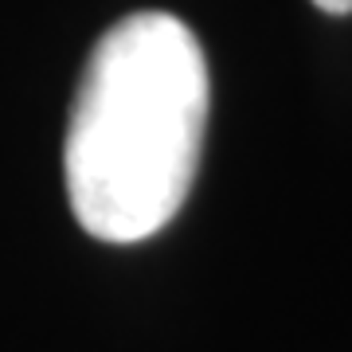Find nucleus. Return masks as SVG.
I'll return each mask as SVG.
<instances>
[{
	"mask_svg": "<svg viewBox=\"0 0 352 352\" xmlns=\"http://www.w3.org/2000/svg\"><path fill=\"white\" fill-rule=\"evenodd\" d=\"M321 12H333V16H344V12H352V0H314Z\"/></svg>",
	"mask_w": 352,
	"mask_h": 352,
	"instance_id": "nucleus-2",
	"label": "nucleus"
},
{
	"mask_svg": "<svg viewBox=\"0 0 352 352\" xmlns=\"http://www.w3.org/2000/svg\"><path fill=\"white\" fill-rule=\"evenodd\" d=\"M208 126V59L173 12H133L102 32L75 90L63 145L78 227L141 243L192 192Z\"/></svg>",
	"mask_w": 352,
	"mask_h": 352,
	"instance_id": "nucleus-1",
	"label": "nucleus"
}]
</instances>
